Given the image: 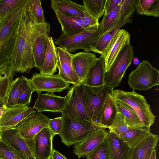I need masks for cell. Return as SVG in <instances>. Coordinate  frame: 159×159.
Masks as SVG:
<instances>
[{"label":"cell","mask_w":159,"mask_h":159,"mask_svg":"<svg viewBox=\"0 0 159 159\" xmlns=\"http://www.w3.org/2000/svg\"><path fill=\"white\" fill-rule=\"evenodd\" d=\"M27 3L22 14L10 59L15 72L22 73L36 67L32 52L33 45L39 36L50 33L51 28L48 23L38 24L34 21L27 13Z\"/></svg>","instance_id":"obj_1"},{"label":"cell","mask_w":159,"mask_h":159,"mask_svg":"<svg viewBox=\"0 0 159 159\" xmlns=\"http://www.w3.org/2000/svg\"><path fill=\"white\" fill-rule=\"evenodd\" d=\"M114 99H118L127 104L137 114L145 126L150 129L154 123L156 116L153 114L150 106L143 96L134 91L132 92L117 89L111 94Z\"/></svg>","instance_id":"obj_2"},{"label":"cell","mask_w":159,"mask_h":159,"mask_svg":"<svg viewBox=\"0 0 159 159\" xmlns=\"http://www.w3.org/2000/svg\"><path fill=\"white\" fill-rule=\"evenodd\" d=\"M61 115L63 125L59 135L67 146L79 143L98 128L92 121H77Z\"/></svg>","instance_id":"obj_3"},{"label":"cell","mask_w":159,"mask_h":159,"mask_svg":"<svg viewBox=\"0 0 159 159\" xmlns=\"http://www.w3.org/2000/svg\"><path fill=\"white\" fill-rule=\"evenodd\" d=\"M128 83L134 90H147L159 84V71L144 60L129 75Z\"/></svg>","instance_id":"obj_4"},{"label":"cell","mask_w":159,"mask_h":159,"mask_svg":"<svg viewBox=\"0 0 159 159\" xmlns=\"http://www.w3.org/2000/svg\"><path fill=\"white\" fill-rule=\"evenodd\" d=\"M27 2L17 10L0 31V64L11 59L22 14Z\"/></svg>","instance_id":"obj_5"},{"label":"cell","mask_w":159,"mask_h":159,"mask_svg":"<svg viewBox=\"0 0 159 159\" xmlns=\"http://www.w3.org/2000/svg\"><path fill=\"white\" fill-rule=\"evenodd\" d=\"M84 82H79L69 89L66 101L61 114L75 120L91 121L87 115L83 100Z\"/></svg>","instance_id":"obj_6"},{"label":"cell","mask_w":159,"mask_h":159,"mask_svg":"<svg viewBox=\"0 0 159 159\" xmlns=\"http://www.w3.org/2000/svg\"><path fill=\"white\" fill-rule=\"evenodd\" d=\"M133 54V48L130 43L124 47L109 71L106 73V85L113 89L119 85L126 70L131 64Z\"/></svg>","instance_id":"obj_7"},{"label":"cell","mask_w":159,"mask_h":159,"mask_svg":"<svg viewBox=\"0 0 159 159\" xmlns=\"http://www.w3.org/2000/svg\"><path fill=\"white\" fill-rule=\"evenodd\" d=\"M113 89L105 84L98 87H91L84 84L83 97L85 111L93 123L107 95L111 94Z\"/></svg>","instance_id":"obj_8"},{"label":"cell","mask_w":159,"mask_h":159,"mask_svg":"<svg viewBox=\"0 0 159 159\" xmlns=\"http://www.w3.org/2000/svg\"><path fill=\"white\" fill-rule=\"evenodd\" d=\"M98 26L89 28L73 36L65 38H58L54 44L65 49L71 53L79 49L84 52H90V46L98 39Z\"/></svg>","instance_id":"obj_9"},{"label":"cell","mask_w":159,"mask_h":159,"mask_svg":"<svg viewBox=\"0 0 159 159\" xmlns=\"http://www.w3.org/2000/svg\"><path fill=\"white\" fill-rule=\"evenodd\" d=\"M55 135L48 127H45L33 139L25 140L36 159H50Z\"/></svg>","instance_id":"obj_10"},{"label":"cell","mask_w":159,"mask_h":159,"mask_svg":"<svg viewBox=\"0 0 159 159\" xmlns=\"http://www.w3.org/2000/svg\"><path fill=\"white\" fill-rule=\"evenodd\" d=\"M37 93H60L67 89L69 84L57 74L46 75L35 72L29 79Z\"/></svg>","instance_id":"obj_11"},{"label":"cell","mask_w":159,"mask_h":159,"mask_svg":"<svg viewBox=\"0 0 159 159\" xmlns=\"http://www.w3.org/2000/svg\"><path fill=\"white\" fill-rule=\"evenodd\" d=\"M49 119L46 116L36 112L20 121L16 128L19 134L25 140L31 139L43 129L48 127Z\"/></svg>","instance_id":"obj_12"},{"label":"cell","mask_w":159,"mask_h":159,"mask_svg":"<svg viewBox=\"0 0 159 159\" xmlns=\"http://www.w3.org/2000/svg\"><path fill=\"white\" fill-rule=\"evenodd\" d=\"M129 33L121 29L115 35L105 48L103 55L106 73L109 70L120 52L126 45L130 43Z\"/></svg>","instance_id":"obj_13"},{"label":"cell","mask_w":159,"mask_h":159,"mask_svg":"<svg viewBox=\"0 0 159 159\" xmlns=\"http://www.w3.org/2000/svg\"><path fill=\"white\" fill-rule=\"evenodd\" d=\"M56 49L58 59V75L68 84L74 85L78 83L80 80L72 63L73 54L60 47H56Z\"/></svg>","instance_id":"obj_14"},{"label":"cell","mask_w":159,"mask_h":159,"mask_svg":"<svg viewBox=\"0 0 159 159\" xmlns=\"http://www.w3.org/2000/svg\"><path fill=\"white\" fill-rule=\"evenodd\" d=\"M2 141L13 148L24 159H36L25 140L18 134L16 127L0 129Z\"/></svg>","instance_id":"obj_15"},{"label":"cell","mask_w":159,"mask_h":159,"mask_svg":"<svg viewBox=\"0 0 159 159\" xmlns=\"http://www.w3.org/2000/svg\"><path fill=\"white\" fill-rule=\"evenodd\" d=\"M36 112L28 106L17 105L8 108L0 120V129L16 127L20 121Z\"/></svg>","instance_id":"obj_16"},{"label":"cell","mask_w":159,"mask_h":159,"mask_svg":"<svg viewBox=\"0 0 159 159\" xmlns=\"http://www.w3.org/2000/svg\"><path fill=\"white\" fill-rule=\"evenodd\" d=\"M105 129L98 128L73 146V152L79 158L85 157L105 140L108 134Z\"/></svg>","instance_id":"obj_17"},{"label":"cell","mask_w":159,"mask_h":159,"mask_svg":"<svg viewBox=\"0 0 159 159\" xmlns=\"http://www.w3.org/2000/svg\"><path fill=\"white\" fill-rule=\"evenodd\" d=\"M37 94V99L33 107V108L37 112L48 111L61 112L66 105V96L56 95L53 93H39Z\"/></svg>","instance_id":"obj_18"},{"label":"cell","mask_w":159,"mask_h":159,"mask_svg":"<svg viewBox=\"0 0 159 159\" xmlns=\"http://www.w3.org/2000/svg\"><path fill=\"white\" fill-rule=\"evenodd\" d=\"M61 27V33L59 38H68L88 29L84 25L83 18L68 16L54 11Z\"/></svg>","instance_id":"obj_19"},{"label":"cell","mask_w":159,"mask_h":159,"mask_svg":"<svg viewBox=\"0 0 159 159\" xmlns=\"http://www.w3.org/2000/svg\"><path fill=\"white\" fill-rule=\"evenodd\" d=\"M111 94L107 95L93 123L98 128L109 129L115 118L117 110Z\"/></svg>","instance_id":"obj_20"},{"label":"cell","mask_w":159,"mask_h":159,"mask_svg":"<svg viewBox=\"0 0 159 159\" xmlns=\"http://www.w3.org/2000/svg\"><path fill=\"white\" fill-rule=\"evenodd\" d=\"M158 140V135L151 133L130 148L129 159H149Z\"/></svg>","instance_id":"obj_21"},{"label":"cell","mask_w":159,"mask_h":159,"mask_svg":"<svg viewBox=\"0 0 159 159\" xmlns=\"http://www.w3.org/2000/svg\"><path fill=\"white\" fill-rule=\"evenodd\" d=\"M97 58L95 54L90 52H80L73 54L72 65L79 82H84L89 69Z\"/></svg>","instance_id":"obj_22"},{"label":"cell","mask_w":159,"mask_h":159,"mask_svg":"<svg viewBox=\"0 0 159 159\" xmlns=\"http://www.w3.org/2000/svg\"><path fill=\"white\" fill-rule=\"evenodd\" d=\"M15 72L10 59H7L0 64V108L5 105Z\"/></svg>","instance_id":"obj_23"},{"label":"cell","mask_w":159,"mask_h":159,"mask_svg":"<svg viewBox=\"0 0 159 159\" xmlns=\"http://www.w3.org/2000/svg\"><path fill=\"white\" fill-rule=\"evenodd\" d=\"M105 140L110 159H129L130 148L116 134L108 132Z\"/></svg>","instance_id":"obj_24"},{"label":"cell","mask_w":159,"mask_h":159,"mask_svg":"<svg viewBox=\"0 0 159 159\" xmlns=\"http://www.w3.org/2000/svg\"><path fill=\"white\" fill-rule=\"evenodd\" d=\"M51 7L54 11H58L68 16L83 18L88 12L83 5L71 0H52Z\"/></svg>","instance_id":"obj_25"},{"label":"cell","mask_w":159,"mask_h":159,"mask_svg":"<svg viewBox=\"0 0 159 159\" xmlns=\"http://www.w3.org/2000/svg\"><path fill=\"white\" fill-rule=\"evenodd\" d=\"M106 72L103 55H101L93 64L84 82L91 87H98L105 84Z\"/></svg>","instance_id":"obj_26"},{"label":"cell","mask_w":159,"mask_h":159,"mask_svg":"<svg viewBox=\"0 0 159 159\" xmlns=\"http://www.w3.org/2000/svg\"><path fill=\"white\" fill-rule=\"evenodd\" d=\"M132 19L121 22L116 25L103 34L99 35L98 40L90 47V51L102 55L111 40L116 34L126 24L131 23Z\"/></svg>","instance_id":"obj_27"},{"label":"cell","mask_w":159,"mask_h":159,"mask_svg":"<svg viewBox=\"0 0 159 159\" xmlns=\"http://www.w3.org/2000/svg\"><path fill=\"white\" fill-rule=\"evenodd\" d=\"M117 112L124 116L125 121L130 128L150 129L146 127L135 112L127 104L118 99H115Z\"/></svg>","instance_id":"obj_28"},{"label":"cell","mask_w":159,"mask_h":159,"mask_svg":"<svg viewBox=\"0 0 159 159\" xmlns=\"http://www.w3.org/2000/svg\"><path fill=\"white\" fill-rule=\"evenodd\" d=\"M48 40V44L43 64L40 73L52 75L57 71V57L52 37L49 36Z\"/></svg>","instance_id":"obj_29"},{"label":"cell","mask_w":159,"mask_h":159,"mask_svg":"<svg viewBox=\"0 0 159 159\" xmlns=\"http://www.w3.org/2000/svg\"><path fill=\"white\" fill-rule=\"evenodd\" d=\"M50 33H47L39 36L32 47V54L36 67L40 71L43 66L48 44V37Z\"/></svg>","instance_id":"obj_30"},{"label":"cell","mask_w":159,"mask_h":159,"mask_svg":"<svg viewBox=\"0 0 159 159\" xmlns=\"http://www.w3.org/2000/svg\"><path fill=\"white\" fill-rule=\"evenodd\" d=\"M27 0H0V20L3 26Z\"/></svg>","instance_id":"obj_31"},{"label":"cell","mask_w":159,"mask_h":159,"mask_svg":"<svg viewBox=\"0 0 159 159\" xmlns=\"http://www.w3.org/2000/svg\"><path fill=\"white\" fill-rule=\"evenodd\" d=\"M151 133L150 129L129 128L127 131L118 136L131 148Z\"/></svg>","instance_id":"obj_32"},{"label":"cell","mask_w":159,"mask_h":159,"mask_svg":"<svg viewBox=\"0 0 159 159\" xmlns=\"http://www.w3.org/2000/svg\"><path fill=\"white\" fill-rule=\"evenodd\" d=\"M120 3L113 11L107 14L103 15L102 18L99 23L98 28L99 35L120 22Z\"/></svg>","instance_id":"obj_33"},{"label":"cell","mask_w":159,"mask_h":159,"mask_svg":"<svg viewBox=\"0 0 159 159\" xmlns=\"http://www.w3.org/2000/svg\"><path fill=\"white\" fill-rule=\"evenodd\" d=\"M26 11L34 21L38 24H44L45 21L40 0H28Z\"/></svg>","instance_id":"obj_34"},{"label":"cell","mask_w":159,"mask_h":159,"mask_svg":"<svg viewBox=\"0 0 159 159\" xmlns=\"http://www.w3.org/2000/svg\"><path fill=\"white\" fill-rule=\"evenodd\" d=\"M107 0H83V6L92 16L99 20L104 14Z\"/></svg>","instance_id":"obj_35"},{"label":"cell","mask_w":159,"mask_h":159,"mask_svg":"<svg viewBox=\"0 0 159 159\" xmlns=\"http://www.w3.org/2000/svg\"><path fill=\"white\" fill-rule=\"evenodd\" d=\"M21 87V78L18 77L13 80L7 95L5 106L10 108L17 105V102Z\"/></svg>","instance_id":"obj_36"},{"label":"cell","mask_w":159,"mask_h":159,"mask_svg":"<svg viewBox=\"0 0 159 159\" xmlns=\"http://www.w3.org/2000/svg\"><path fill=\"white\" fill-rule=\"evenodd\" d=\"M21 87L17 105L28 106L30 103L32 93L35 91L29 79L21 77Z\"/></svg>","instance_id":"obj_37"},{"label":"cell","mask_w":159,"mask_h":159,"mask_svg":"<svg viewBox=\"0 0 159 159\" xmlns=\"http://www.w3.org/2000/svg\"><path fill=\"white\" fill-rule=\"evenodd\" d=\"M129 129L125 121V116L120 112H117L112 124L109 128V132L114 133L119 136Z\"/></svg>","instance_id":"obj_38"},{"label":"cell","mask_w":159,"mask_h":159,"mask_svg":"<svg viewBox=\"0 0 159 159\" xmlns=\"http://www.w3.org/2000/svg\"><path fill=\"white\" fill-rule=\"evenodd\" d=\"M85 157L87 159H110L105 139Z\"/></svg>","instance_id":"obj_39"},{"label":"cell","mask_w":159,"mask_h":159,"mask_svg":"<svg viewBox=\"0 0 159 159\" xmlns=\"http://www.w3.org/2000/svg\"><path fill=\"white\" fill-rule=\"evenodd\" d=\"M134 0H121L120 11V22L130 19L135 9L134 5Z\"/></svg>","instance_id":"obj_40"},{"label":"cell","mask_w":159,"mask_h":159,"mask_svg":"<svg viewBox=\"0 0 159 159\" xmlns=\"http://www.w3.org/2000/svg\"><path fill=\"white\" fill-rule=\"evenodd\" d=\"M0 158L2 159H24L17 151L2 141H0Z\"/></svg>","instance_id":"obj_41"},{"label":"cell","mask_w":159,"mask_h":159,"mask_svg":"<svg viewBox=\"0 0 159 159\" xmlns=\"http://www.w3.org/2000/svg\"><path fill=\"white\" fill-rule=\"evenodd\" d=\"M156 0H134V5L138 14L145 15Z\"/></svg>","instance_id":"obj_42"},{"label":"cell","mask_w":159,"mask_h":159,"mask_svg":"<svg viewBox=\"0 0 159 159\" xmlns=\"http://www.w3.org/2000/svg\"><path fill=\"white\" fill-rule=\"evenodd\" d=\"M63 121L61 116L50 119L48 127L55 134L59 135L62 128Z\"/></svg>","instance_id":"obj_43"},{"label":"cell","mask_w":159,"mask_h":159,"mask_svg":"<svg viewBox=\"0 0 159 159\" xmlns=\"http://www.w3.org/2000/svg\"><path fill=\"white\" fill-rule=\"evenodd\" d=\"M147 16H151L155 17L159 16V0H156L144 15Z\"/></svg>","instance_id":"obj_44"},{"label":"cell","mask_w":159,"mask_h":159,"mask_svg":"<svg viewBox=\"0 0 159 159\" xmlns=\"http://www.w3.org/2000/svg\"><path fill=\"white\" fill-rule=\"evenodd\" d=\"M121 0H107L105 14H107L114 10L120 3Z\"/></svg>","instance_id":"obj_45"},{"label":"cell","mask_w":159,"mask_h":159,"mask_svg":"<svg viewBox=\"0 0 159 159\" xmlns=\"http://www.w3.org/2000/svg\"><path fill=\"white\" fill-rule=\"evenodd\" d=\"M50 159H67L57 150L53 149Z\"/></svg>","instance_id":"obj_46"},{"label":"cell","mask_w":159,"mask_h":159,"mask_svg":"<svg viewBox=\"0 0 159 159\" xmlns=\"http://www.w3.org/2000/svg\"><path fill=\"white\" fill-rule=\"evenodd\" d=\"M7 108H6L5 105L0 108V120Z\"/></svg>","instance_id":"obj_47"},{"label":"cell","mask_w":159,"mask_h":159,"mask_svg":"<svg viewBox=\"0 0 159 159\" xmlns=\"http://www.w3.org/2000/svg\"><path fill=\"white\" fill-rule=\"evenodd\" d=\"M149 159H156V148L153 150Z\"/></svg>","instance_id":"obj_48"},{"label":"cell","mask_w":159,"mask_h":159,"mask_svg":"<svg viewBox=\"0 0 159 159\" xmlns=\"http://www.w3.org/2000/svg\"><path fill=\"white\" fill-rule=\"evenodd\" d=\"M132 61L133 64L135 65H138L139 63V59L137 57H133Z\"/></svg>","instance_id":"obj_49"},{"label":"cell","mask_w":159,"mask_h":159,"mask_svg":"<svg viewBox=\"0 0 159 159\" xmlns=\"http://www.w3.org/2000/svg\"><path fill=\"white\" fill-rule=\"evenodd\" d=\"M3 25L2 24V23L1 22V21H0V31L1 29V28H2V27Z\"/></svg>","instance_id":"obj_50"},{"label":"cell","mask_w":159,"mask_h":159,"mask_svg":"<svg viewBox=\"0 0 159 159\" xmlns=\"http://www.w3.org/2000/svg\"><path fill=\"white\" fill-rule=\"evenodd\" d=\"M0 141H2V139L0 131Z\"/></svg>","instance_id":"obj_51"},{"label":"cell","mask_w":159,"mask_h":159,"mask_svg":"<svg viewBox=\"0 0 159 159\" xmlns=\"http://www.w3.org/2000/svg\"><path fill=\"white\" fill-rule=\"evenodd\" d=\"M0 159H1V158H0Z\"/></svg>","instance_id":"obj_52"}]
</instances>
